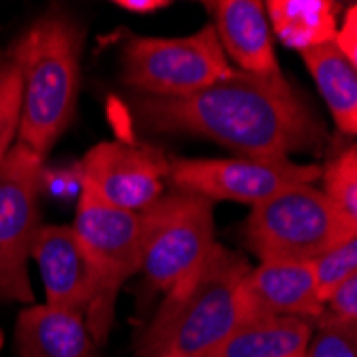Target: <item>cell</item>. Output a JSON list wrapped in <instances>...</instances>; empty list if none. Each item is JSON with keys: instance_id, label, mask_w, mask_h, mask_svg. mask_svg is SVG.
Returning a JSON list of instances; mask_svg holds the SVG:
<instances>
[{"instance_id": "6da1fadb", "label": "cell", "mask_w": 357, "mask_h": 357, "mask_svg": "<svg viewBox=\"0 0 357 357\" xmlns=\"http://www.w3.org/2000/svg\"><path fill=\"white\" fill-rule=\"evenodd\" d=\"M135 122L150 133L208 137L250 158H289L319 152L326 128L284 77L268 79L234 73L180 99L135 94Z\"/></svg>"}, {"instance_id": "7a4b0ae2", "label": "cell", "mask_w": 357, "mask_h": 357, "mask_svg": "<svg viewBox=\"0 0 357 357\" xmlns=\"http://www.w3.org/2000/svg\"><path fill=\"white\" fill-rule=\"evenodd\" d=\"M84 32L73 13L52 7L32 22L9 50L22 75L15 142L43 158L75 116Z\"/></svg>"}, {"instance_id": "3957f363", "label": "cell", "mask_w": 357, "mask_h": 357, "mask_svg": "<svg viewBox=\"0 0 357 357\" xmlns=\"http://www.w3.org/2000/svg\"><path fill=\"white\" fill-rule=\"evenodd\" d=\"M250 266L246 259L220 244H214L202 270L174 296L158 306L152 321L135 342L137 357H163L184 353L206 357L242 323V280Z\"/></svg>"}, {"instance_id": "277c9868", "label": "cell", "mask_w": 357, "mask_h": 357, "mask_svg": "<svg viewBox=\"0 0 357 357\" xmlns=\"http://www.w3.org/2000/svg\"><path fill=\"white\" fill-rule=\"evenodd\" d=\"M321 188L312 184L289 186L270 199L252 206L244 222V242L266 261L310 264L328 248L355 238Z\"/></svg>"}, {"instance_id": "5b68a950", "label": "cell", "mask_w": 357, "mask_h": 357, "mask_svg": "<svg viewBox=\"0 0 357 357\" xmlns=\"http://www.w3.org/2000/svg\"><path fill=\"white\" fill-rule=\"evenodd\" d=\"M73 231L99 280V291L84 321L94 344L101 349L114 323L118 291L142 270V214L114 208L82 184Z\"/></svg>"}, {"instance_id": "8992f818", "label": "cell", "mask_w": 357, "mask_h": 357, "mask_svg": "<svg viewBox=\"0 0 357 357\" xmlns=\"http://www.w3.org/2000/svg\"><path fill=\"white\" fill-rule=\"evenodd\" d=\"M214 204L202 195L176 190L142 214V272L148 282L174 296L204 266L214 248Z\"/></svg>"}, {"instance_id": "52a82bcc", "label": "cell", "mask_w": 357, "mask_h": 357, "mask_svg": "<svg viewBox=\"0 0 357 357\" xmlns=\"http://www.w3.org/2000/svg\"><path fill=\"white\" fill-rule=\"evenodd\" d=\"M122 84L135 94L180 99L234 73L212 24L188 37H128L120 54Z\"/></svg>"}, {"instance_id": "ba28073f", "label": "cell", "mask_w": 357, "mask_h": 357, "mask_svg": "<svg viewBox=\"0 0 357 357\" xmlns=\"http://www.w3.org/2000/svg\"><path fill=\"white\" fill-rule=\"evenodd\" d=\"M43 156L15 142L0 167V300L35 304L28 259L39 231Z\"/></svg>"}, {"instance_id": "9c48e42d", "label": "cell", "mask_w": 357, "mask_h": 357, "mask_svg": "<svg viewBox=\"0 0 357 357\" xmlns=\"http://www.w3.org/2000/svg\"><path fill=\"white\" fill-rule=\"evenodd\" d=\"M321 178L319 165L294 163L291 158H169V182L176 190L202 195L214 202H242L257 206L272 195Z\"/></svg>"}, {"instance_id": "30bf717a", "label": "cell", "mask_w": 357, "mask_h": 357, "mask_svg": "<svg viewBox=\"0 0 357 357\" xmlns=\"http://www.w3.org/2000/svg\"><path fill=\"white\" fill-rule=\"evenodd\" d=\"M169 158L154 146L101 142L82 158V184L120 210L144 212L163 197Z\"/></svg>"}, {"instance_id": "8fae6325", "label": "cell", "mask_w": 357, "mask_h": 357, "mask_svg": "<svg viewBox=\"0 0 357 357\" xmlns=\"http://www.w3.org/2000/svg\"><path fill=\"white\" fill-rule=\"evenodd\" d=\"M30 259H35L39 266L45 304L58 310L79 312L84 317L96 298L99 280L73 227H39L30 248Z\"/></svg>"}, {"instance_id": "7c38bea8", "label": "cell", "mask_w": 357, "mask_h": 357, "mask_svg": "<svg viewBox=\"0 0 357 357\" xmlns=\"http://www.w3.org/2000/svg\"><path fill=\"white\" fill-rule=\"evenodd\" d=\"M212 15L216 39L227 60L238 64V71L280 79L284 77L274 54L272 30L266 5L259 0H210L204 3Z\"/></svg>"}, {"instance_id": "4fadbf2b", "label": "cell", "mask_w": 357, "mask_h": 357, "mask_svg": "<svg viewBox=\"0 0 357 357\" xmlns=\"http://www.w3.org/2000/svg\"><path fill=\"white\" fill-rule=\"evenodd\" d=\"M246 321L259 317H300L317 323L323 304L317 296L310 264L266 261L242 280Z\"/></svg>"}, {"instance_id": "5bb4252c", "label": "cell", "mask_w": 357, "mask_h": 357, "mask_svg": "<svg viewBox=\"0 0 357 357\" xmlns=\"http://www.w3.org/2000/svg\"><path fill=\"white\" fill-rule=\"evenodd\" d=\"M17 357H101L79 312L30 304L15 323Z\"/></svg>"}, {"instance_id": "9a60e30c", "label": "cell", "mask_w": 357, "mask_h": 357, "mask_svg": "<svg viewBox=\"0 0 357 357\" xmlns=\"http://www.w3.org/2000/svg\"><path fill=\"white\" fill-rule=\"evenodd\" d=\"M314 323L300 317H259L246 321L206 357H304Z\"/></svg>"}, {"instance_id": "2e32d148", "label": "cell", "mask_w": 357, "mask_h": 357, "mask_svg": "<svg viewBox=\"0 0 357 357\" xmlns=\"http://www.w3.org/2000/svg\"><path fill=\"white\" fill-rule=\"evenodd\" d=\"M264 5L270 30L287 47L302 54L334 43L340 13L334 0H270Z\"/></svg>"}, {"instance_id": "e0dca14e", "label": "cell", "mask_w": 357, "mask_h": 357, "mask_svg": "<svg viewBox=\"0 0 357 357\" xmlns=\"http://www.w3.org/2000/svg\"><path fill=\"white\" fill-rule=\"evenodd\" d=\"M302 60L310 71L323 101H326L338 131L342 135L357 133V67L338 52L334 43L302 52Z\"/></svg>"}, {"instance_id": "ac0fdd59", "label": "cell", "mask_w": 357, "mask_h": 357, "mask_svg": "<svg viewBox=\"0 0 357 357\" xmlns=\"http://www.w3.org/2000/svg\"><path fill=\"white\" fill-rule=\"evenodd\" d=\"M323 188L328 202L334 206L338 216L353 229H357V150L349 146L334 156L328 167L321 172Z\"/></svg>"}, {"instance_id": "d6986e66", "label": "cell", "mask_w": 357, "mask_h": 357, "mask_svg": "<svg viewBox=\"0 0 357 357\" xmlns=\"http://www.w3.org/2000/svg\"><path fill=\"white\" fill-rule=\"evenodd\" d=\"M22 107V75L11 52L0 56V167L17 139Z\"/></svg>"}, {"instance_id": "ffe728a7", "label": "cell", "mask_w": 357, "mask_h": 357, "mask_svg": "<svg viewBox=\"0 0 357 357\" xmlns=\"http://www.w3.org/2000/svg\"><path fill=\"white\" fill-rule=\"evenodd\" d=\"M310 270L314 276V287L321 304L334 294V291L357 274V236L336 246L328 248L310 261Z\"/></svg>"}, {"instance_id": "44dd1931", "label": "cell", "mask_w": 357, "mask_h": 357, "mask_svg": "<svg viewBox=\"0 0 357 357\" xmlns=\"http://www.w3.org/2000/svg\"><path fill=\"white\" fill-rule=\"evenodd\" d=\"M304 357H357V323L355 326H338V323L317 326Z\"/></svg>"}, {"instance_id": "7402d4cb", "label": "cell", "mask_w": 357, "mask_h": 357, "mask_svg": "<svg viewBox=\"0 0 357 357\" xmlns=\"http://www.w3.org/2000/svg\"><path fill=\"white\" fill-rule=\"evenodd\" d=\"M338 323V326H355L357 323V274L344 280L323 304V312L314 326Z\"/></svg>"}, {"instance_id": "603a6c76", "label": "cell", "mask_w": 357, "mask_h": 357, "mask_svg": "<svg viewBox=\"0 0 357 357\" xmlns=\"http://www.w3.org/2000/svg\"><path fill=\"white\" fill-rule=\"evenodd\" d=\"M334 45L353 67H357V7L355 5H349L342 24L336 30Z\"/></svg>"}, {"instance_id": "cb8c5ba5", "label": "cell", "mask_w": 357, "mask_h": 357, "mask_svg": "<svg viewBox=\"0 0 357 357\" xmlns=\"http://www.w3.org/2000/svg\"><path fill=\"white\" fill-rule=\"evenodd\" d=\"M114 5L131 13H154L158 9L169 7L172 3L169 0H116Z\"/></svg>"}, {"instance_id": "d4e9b609", "label": "cell", "mask_w": 357, "mask_h": 357, "mask_svg": "<svg viewBox=\"0 0 357 357\" xmlns=\"http://www.w3.org/2000/svg\"><path fill=\"white\" fill-rule=\"evenodd\" d=\"M163 357H190V355H184V353H167Z\"/></svg>"}]
</instances>
